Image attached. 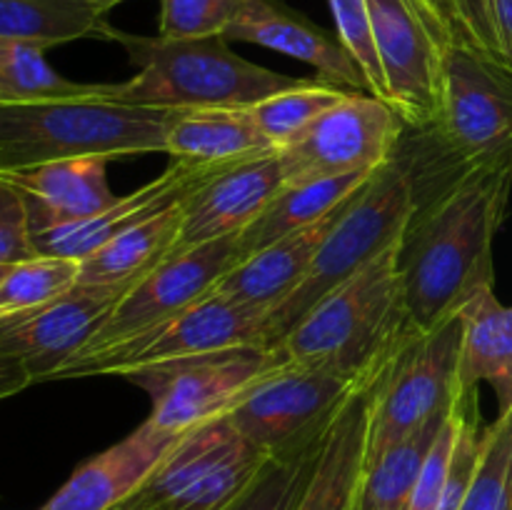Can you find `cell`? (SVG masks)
I'll return each mask as SVG.
<instances>
[{
	"instance_id": "7bdbcfd3",
	"label": "cell",
	"mask_w": 512,
	"mask_h": 510,
	"mask_svg": "<svg viewBox=\"0 0 512 510\" xmlns=\"http://www.w3.org/2000/svg\"><path fill=\"white\" fill-rule=\"evenodd\" d=\"M8 268H10V265H8ZM8 268H5V265H0V278H3V275L8 273Z\"/></svg>"
},
{
	"instance_id": "4dcf8cb0",
	"label": "cell",
	"mask_w": 512,
	"mask_h": 510,
	"mask_svg": "<svg viewBox=\"0 0 512 510\" xmlns=\"http://www.w3.org/2000/svg\"><path fill=\"white\" fill-rule=\"evenodd\" d=\"M80 283V263L53 255H33L10 265L0 278V320L38 310Z\"/></svg>"
},
{
	"instance_id": "ab89813d",
	"label": "cell",
	"mask_w": 512,
	"mask_h": 510,
	"mask_svg": "<svg viewBox=\"0 0 512 510\" xmlns=\"http://www.w3.org/2000/svg\"><path fill=\"white\" fill-rule=\"evenodd\" d=\"M415 3H418L420 8H423L425 13L430 15V20L438 25L440 33H443L445 38H448V40H455V38L468 40V35H465L463 23H460L458 10H455L453 0H415Z\"/></svg>"
},
{
	"instance_id": "4316f807",
	"label": "cell",
	"mask_w": 512,
	"mask_h": 510,
	"mask_svg": "<svg viewBox=\"0 0 512 510\" xmlns=\"http://www.w3.org/2000/svg\"><path fill=\"white\" fill-rule=\"evenodd\" d=\"M103 13L83 0H0V40L48 50L80 38L110 40Z\"/></svg>"
},
{
	"instance_id": "ee69618b",
	"label": "cell",
	"mask_w": 512,
	"mask_h": 510,
	"mask_svg": "<svg viewBox=\"0 0 512 510\" xmlns=\"http://www.w3.org/2000/svg\"><path fill=\"white\" fill-rule=\"evenodd\" d=\"M113 510H128V508H113Z\"/></svg>"
},
{
	"instance_id": "7a4b0ae2",
	"label": "cell",
	"mask_w": 512,
	"mask_h": 510,
	"mask_svg": "<svg viewBox=\"0 0 512 510\" xmlns=\"http://www.w3.org/2000/svg\"><path fill=\"white\" fill-rule=\"evenodd\" d=\"M403 135L398 158L413 175L415 198L473 168L512 165V68L465 38L440 60L438 113Z\"/></svg>"
},
{
	"instance_id": "e0dca14e",
	"label": "cell",
	"mask_w": 512,
	"mask_h": 510,
	"mask_svg": "<svg viewBox=\"0 0 512 510\" xmlns=\"http://www.w3.org/2000/svg\"><path fill=\"white\" fill-rule=\"evenodd\" d=\"M213 173H218V170L190 168V165L170 160L168 170H163L158 178L140 185L130 195H120L118 203L105 208L103 213L90 215L85 220H75V223L53 225V228L38 230V233L30 235L33 253L53 255V258H70L80 263V260L98 253L100 248H105L110 240L123 235L125 230L133 228V225L183 203Z\"/></svg>"
},
{
	"instance_id": "ba28073f",
	"label": "cell",
	"mask_w": 512,
	"mask_h": 510,
	"mask_svg": "<svg viewBox=\"0 0 512 510\" xmlns=\"http://www.w3.org/2000/svg\"><path fill=\"white\" fill-rule=\"evenodd\" d=\"M463 323L408 333L373 378L368 458L453 408L460 393Z\"/></svg>"
},
{
	"instance_id": "2e32d148",
	"label": "cell",
	"mask_w": 512,
	"mask_h": 510,
	"mask_svg": "<svg viewBox=\"0 0 512 510\" xmlns=\"http://www.w3.org/2000/svg\"><path fill=\"white\" fill-rule=\"evenodd\" d=\"M285 185L288 175L280 150L213 173L183 200V220L170 255L240 235Z\"/></svg>"
},
{
	"instance_id": "b9f144b4",
	"label": "cell",
	"mask_w": 512,
	"mask_h": 510,
	"mask_svg": "<svg viewBox=\"0 0 512 510\" xmlns=\"http://www.w3.org/2000/svg\"><path fill=\"white\" fill-rule=\"evenodd\" d=\"M83 3H88L90 8H95L98 10V13H108V10H113L115 5H120L123 3V0H83Z\"/></svg>"
},
{
	"instance_id": "f1b7e54d",
	"label": "cell",
	"mask_w": 512,
	"mask_h": 510,
	"mask_svg": "<svg viewBox=\"0 0 512 510\" xmlns=\"http://www.w3.org/2000/svg\"><path fill=\"white\" fill-rule=\"evenodd\" d=\"M348 93L350 90L338 88L315 75V78H305V83L295 85V88L260 100L248 110L268 143L275 150H285L295 140L303 138L310 125Z\"/></svg>"
},
{
	"instance_id": "8fae6325",
	"label": "cell",
	"mask_w": 512,
	"mask_h": 510,
	"mask_svg": "<svg viewBox=\"0 0 512 510\" xmlns=\"http://www.w3.org/2000/svg\"><path fill=\"white\" fill-rule=\"evenodd\" d=\"M275 365V348L250 343L150 365L125 380L150 395V423L180 435L228 413L238 395Z\"/></svg>"
},
{
	"instance_id": "cb8c5ba5",
	"label": "cell",
	"mask_w": 512,
	"mask_h": 510,
	"mask_svg": "<svg viewBox=\"0 0 512 510\" xmlns=\"http://www.w3.org/2000/svg\"><path fill=\"white\" fill-rule=\"evenodd\" d=\"M460 323V388L488 383L498 395V413H505L512 408V305L485 288L460 310Z\"/></svg>"
},
{
	"instance_id": "e575fe53",
	"label": "cell",
	"mask_w": 512,
	"mask_h": 510,
	"mask_svg": "<svg viewBox=\"0 0 512 510\" xmlns=\"http://www.w3.org/2000/svg\"><path fill=\"white\" fill-rule=\"evenodd\" d=\"M328 8L333 15L335 33L363 70L368 93L378 95L380 100L388 103V88H385L383 68H380L373 45V30H370L368 0H328Z\"/></svg>"
},
{
	"instance_id": "52a82bcc",
	"label": "cell",
	"mask_w": 512,
	"mask_h": 510,
	"mask_svg": "<svg viewBox=\"0 0 512 510\" xmlns=\"http://www.w3.org/2000/svg\"><path fill=\"white\" fill-rule=\"evenodd\" d=\"M270 455L238 433L228 415L185 430L120 508L225 510L258 478Z\"/></svg>"
},
{
	"instance_id": "d6a6232c",
	"label": "cell",
	"mask_w": 512,
	"mask_h": 510,
	"mask_svg": "<svg viewBox=\"0 0 512 510\" xmlns=\"http://www.w3.org/2000/svg\"><path fill=\"white\" fill-rule=\"evenodd\" d=\"M320 448L300 458H270L248 490L225 510H293L318 465Z\"/></svg>"
},
{
	"instance_id": "603a6c76",
	"label": "cell",
	"mask_w": 512,
	"mask_h": 510,
	"mask_svg": "<svg viewBox=\"0 0 512 510\" xmlns=\"http://www.w3.org/2000/svg\"><path fill=\"white\" fill-rule=\"evenodd\" d=\"M275 153L248 108L170 110L165 155L200 170H223Z\"/></svg>"
},
{
	"instance_id": "6da1fadb",
	"label": "cell",
	"mask_w": 512,
	"mask_h": 510,
	"mask_svg": "<svg viewBox=\"0 0 512 510\" xmlns=\"http://www.w3.org/2000/svg\"><path fill=\"white\" fill-rule=\"evenodd\" d=\"M512 165L473 168L418 195L400 238L410 333H428L495 288L493 243L508 215Z\"/></svg>"
},
{
	"instance_id": "d6986e66",
	"label": "cell",
	"mask_w": 512,
	"mask_h": 510,
	"mask_svg": "<svg viewBox=\"0 0 512 510\" xmlns=\"http://www.w3.org/2000/svg\"><path fill=\"white\" fill-rule=\"evenodd\" d=\"M180 435L145 420L123 440L80 463L38 510L120 508L148 480Z\"/></svg>"
},
{
	"instance_id": "83f0119b",
	"label": "cell",
	"mask_w": 512,
	"mask_h": 510,
	"mask_svg": "<svg viewBox=\"0 0 512 510\" xmlns=\"http://www.w3.org/2000/svg\"><path fill=\"white\" fill-rule=\"evenodd\" d=\"M450 410L425 423L423 428L410 433L400 443L385 448L375 458H365L358 510H408L410 495H413L415 483H418L420 470H423Z\"/></svg>"
},
{
	"instance_id": "f546056e",
	"label": "cell",
	"mask_w": 512,
	"mask_h": 510,
	"mask_svg": "<svg viewBox=\"0 0 512 510\" xmlns=\"http://www.w3.org/2000/svg\"><path fill=\"white\" fill-rule=\"evenodd\" d=\"M103 83H75L45 60V50L30 43L0 40V100H63L98 95Z\"/></svg>"
},
{
	"instance_id": "9a60e30c",
	"label": "cell",
	"mask_w": 512,
	"mask_h": 510,
	"mask_svg": "<svg viewBox=\"0 0 512 510\" xmlns=\"http://www.w3.org/2000/svg\"><path fill=\"white\" fill-rule=\"evenodd\" d=\"M133 283L83 285L38 310L0 320V355L23 360L33 383L53 378L55 370L93 340Z\"/></svg>"
},
{
	"instance_id": "8992f818",
	"label": "cell",
	"mask_w": 512,
	"mask_h": 510,
	"mask_svg": "<svg viewBox=\"0 0 512 510\" xmlns=\"http://www.w3.org/2000/svg\"><path fill=\"white\" fill-rule=\"evenodd\" d=\"M415 185L408 165L395 155L353 198L325 235L303 283L263 323V345L275 348L310 308L398 243L415 213Z\"/></svg>"
},
{
	"instance_id": "d4e9b609",
	"label": "cell",
	"mask_w": 512,
	"mask_h": 510,
	"mask_svg": "<svg viewBox=\"0 0 512 510\" xmlns=\"http://www.w3.org/2000/svg\"><path fill=\"white\" fill-rule=\"evenodd\" d=\"M375 173H348L285 185L275 195L273 203L258 215V220L240 233L238 258H248V255L258 253L260 248L275 243L283 235L320 223L330 213H335L340 205L348 203Z\"/></svg>"
},
{
	"instance_id": "60d3db41",
	"label": "cell",
	"mask_w": 512,
	"mask_h": 510,
	"mask_svg": "<svg viewBox=\"0 0 512 510\" xmlns=\"http://www.w3.org/2000/svg\"><path fill=\"white\" fill-rule=\"evenodd\" d=\"M28 385H33V375L28 373L23 360L0 355V400L20 393V390H25Z\"/></svg>"
},
{
	"instance_id": "277c9868",
	"label": "cell",
	"mask_w": 512,
	"mask_h": 510,
	"mask_svg": "<svg viewBox=\"0 0 512 510\" xmlns=\"http://www.w3.org/2000/svg\"><path fill=\"white\" fill-rule=\"evenodd\" d=\"M123 45L135 75L125 83H105L113 103L153 110L253 108L260 100L305 83V78L275 73L240 58L225 35L168 40L110 30Z\"/></svg>"
},
{
	"instance_id": "3957f363",
	"label": "cell",
	"mask_w": 512,
	"mask_h": 510,
	"mask_svg": "<svg viewBox=\"0 0 512 510\" xmlns=\"http://www.w3.org/2000/svg\"><path fill=\"white\" fill-rule=\"evenodd\" d=\"M398 243L325 295L275 345L280 363L368 383L410 333Z\"/></svg>"
},
{
	"instance_id": "5bb4252c",
	"label": "cell",
	"mask_w": 512,
	"mask_h": 510,
	"mask_svg": "<svg viewBox=\"0 0 512 510\" xmlns=\"http://www.w3.org/2000/svg\"><path fill=\"white\" fill-rule=\"evenodd\" d=\"M238 238L240 235H230L160 260L143 278L135 280L133 288L120 298L113 313L83 350L103 348L115 340L140 333L160 320L183 313L213 293L220 278L240 260Z\"/></svg>"
},
{
	"instance_id": "f35d334b",
	"label": "cell",
	"mask_w": 512,
	"mask_h": 510,
	"mask_svg": "<svg viewBox=\"0 0 512 510\" xmlns=\"http://www.w3.org/2000/svg\"><path fill=\"white\" fill-rule=\"evenodd\" d=\"M498 55L512 68V0H488Z\"/></svg>"
},
{
	"instance_id": "30bf717a",
	"label": "cell",
	"mask_w": 512,
	"mask_h": 510,
	"mask_svg": "<svg viewBox=\"0 0 512 510\" xmlns=\"http://www.w3.org/2000/svg\"><path fill=\"white\" fill-rule=\"evenodd\" d=\"M263 315L245 305L233 303L213 290L190 305L183 313L165 318L140 333L103 345V348L78 350L65 360L50 380L93 378V375H125L168 360L210 350L233 348V345H263Z\"/></svg>"
},
{
	"instance_id": "5b68a950",
	"label": "cell",
	"mask_w": 512,
	"mask_h": 510,
	"mask_svg": "<svg viewBox=\"0 0 512 510\" xmlns=\"http://www.w3.org/2000/svg\"><path fill=\"white\" fill-rule=\"evenodd\" d=\"M170 110L140 108L98 95L63 100H0V170L103 155H165Z\"/></svg>"
},
{
	"instance_id": "74e56055",
	"label": "cell",
	"mask_w": 512,
	"mask_h": 510,
	"mask_svg": "<svg viewBox=\"0 0 512 510\" xmlns=\"http://www.w3.org/2000/svg\"><path fill=\"white\" fill-rule=\"evenodd\" d=\"M455 10H458V18L463 23L465 35H468L470 43L480 45L483 50L498 55L495 48V35L493 25H490V8L488 0H453Z\"/></svg>"
},
{
	"instance_id": "1f68e13d",
	"label": "cell",
	"mask_w": 512,
	"mask_h": 510,
	"mask_svg": "<svg viewBox=\"0 0 512 510\" xmlns=\"http://www.w3.org/2000/svg\"><path fill=\"white\" fill-rule=\"evenodd\" d=\"M460 510H512V408L485 425L478 465Z\"/></svg>"
},
{
	"instance_id": "9c48e42d",
	"label": "cell",
	"mask_w": 512,
	"mask_h": 510,
	"mask_svg": "<svg viewBox=\"0 0 512 510\" xmlns=\"http://www.w3.org/2000/svg\"><path fill=\"white\" fill-rule=\"evenodd\" d=\"M360 385L325 370L280 363L250 383L225 415L270 458H300L323 445Z\"/></svg>"
},
{
	"instance_id": "7402d4cb",
	"label": "cell",
	"mask_w": 512,
	"mask_h": 510,
	"mask_svg": "<svg viewBox=\"0 0 512 510\" xmlns=\"http://www.w3.org/2000/svg\"><path fill=\"white\" fill-rule=\"evenodd\" d=\"M370 403L373 380L350 395L330 425L318 465L293 510H358L360 480L368 458Z\"/></svg>"
},
{
	"instance_id": "ac0fdd59",
	"label": "cell",
	"mask_w": 512,
	"mask_h": 510,
	"mask_svg": "<svg viewBox=\"0 0 512 510\" xmlns=\"http://www.w3.org/2000/svg\"><path fill=\"white\" fill-rule=\"evenodd\" d=\"M225 38L278 50L315 68L318 78L345 90L368 93V83L335 30H325L283 0H248Z\"/></svg>"
},
{
	"instance_id": "d590c367",
	"label": "cell",
	"mask_w": 512,
	"mask_h": 510,
	"mask_svg": "<svg viewBox=\"0 0 512 510\" xmlns=\"http://www.w3.org/2000/svg\"><path fill=\"white\" fill-rule=\"evenodd\" d=\"M458 405V398H455ZM450 410L448 420H445L443 430H440L438 440H435L433 450H430L428 460H425L420 478L415 483L413 495H410L408 510H438L440 495H443L445 480H448L450 458H453L455 438H458V410Z\"/></svg>"
},
{
	"instance_id": "8d00e7d4",
	"label": "cell",
	"mask_w": 512,
	"mask_h": 510,
	"mask_svg": "<svg viewBox=\"0 0 512 510\" xmlns=\"http://www.w3.org/2000/svg\"><path fill=\"white\" fill-rule=\"evenodd\" d=\"M28 210L18 190L0 180V265H15L33 258Z\"/></svg>"
},
{
	"instance_id": "44dd1931",
	"label": "cell",
	"mask_w": 512,
	"mask_h": 510,
	"mask_svg": "<svg viewBox=\"0 0 512 510\" xmlns=\"http://www.w3.org/2000/svg\"><path fill=\"white\" fill-rule=\"evenodd\" d=\"M345 205H340L335 213H330L320 223L283 235L275 243L260 248L258 253L238 260L213 290L223 298L245 305V308L268 318V313H273L303 283L325 235L330 233Z\"/></svg>"
},
{
	"instance_id": "836d02e7",
	"label": "cell",
	"mask_w": 512,
	"mask_h": 510,
	"mask_svg": "<svg viewBox=\"0 0 512 510\" xmlns=\"http://www.w3.org/2000/svg\"><path fill=\"white\" fill-rule=\"evenodd\" d=\"M248 0H160V38L190 40L225 35Z\"/></svg>"
},
{
	"instance_id": "4fadbf2b",
	"label": "cell",
	"mask_w": 512,
	"mask_h": 510,
	"mask_svg": "<svg viewBox=\"0 0 512 510\" xmlns=\"http://www.w3.org/2000/svg\"><path fill=\"white\" fill-rule=\"evenodd\" d=\"M368 10L388 103L408 130L428 128L438 113L440 60L450 40L415 0H368Z\"/></svg>"
},
{
	"instance_id": "7c38bea8",
	"label": "cell",
	"mask_w": 512,
	"mask_h": 510,
	"mask_svg": "<svg viewBox=\"0 0 512 510\" xmlns=\"http://www.w3.org/2000/svg\"><path fill=\"white\" fill-rule=\"evenodd\" d=\"M405 130L393 105L378 95L350 90L310 125L303 138L280 150L288 185L375 173L395 160Z\"/></svg>"
},
{
	"instance_id": "484cf974",
	"label": "cell",
	"mask_w": 512,
	"mask_h": 510,
	"mask_svg": "<svg viewBox=\"0 0 512 510\" xmlns=\"http://www.w3.org/2000/svg\"><path fill=\"white\" fill-rule=\"evenodd\" d=\"M180 220H183V203L125 230L98 253L80 260V283L113 285L135 283L143 278L150 268L170 255L178 238Z\"/></svg>"
},
{
	"instance_id": "ffe728a7",
	"label": "cell",
	"mask_w": 512,
	"mask_h": 510,
	"mask_svg": "<svg viewBox=\"0 0 512 510\" xmlns=\"http://www.w3.org/2000/svg\"><path fill=\"white\" fill-rule=\"evenodd\" d=\"M108 163L110 158L103 155L50 160L0 170V180L20 193L33 235L53 225L85 220L118 203L120 195L108 185Z\"/></svg>"
}]
</instances>
